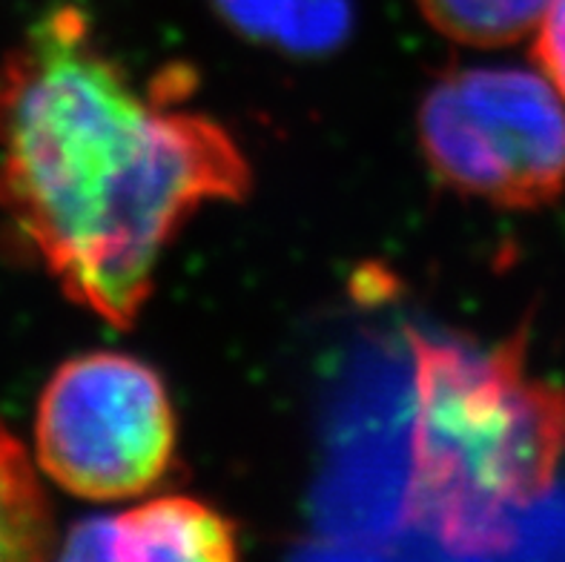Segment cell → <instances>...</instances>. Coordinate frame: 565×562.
I'll return each mask as SVG.
<instances>
[{"instance_id": "2", "label": "cell", "mask_w": 565, "mask_h": 562, "mask_svg": "<svg viewBox=\"0 0 565 562\" xmlns=\"http://www.w3.org/2000/svg\"><path fill=\"white\" fill-rule=\"evenodd\" d=\"M408 517L480 545L552 491L565 459V388L531 377L529 330L494 348L411 333Z\"/></svg>"}, {"instance_id": "1", "label": "cell", "mask_w": 565, "mask_h": 562, "mask_svg": "<svg viewBox=\"0 0 565 562\" xmlns=\"http://www.w3.org/2000/svg\"><path fill=\"white\" fill-rule=\"evenodd\" d=\"M190 89L184 66L136 81L78 7L43 14L0 57L3 230L113 328L143 314L186 221L250 192L236 138L181 107Z\"/></svg>"}, {"instance_id": "7", "label": "cell", "mask_w": 565, "mask_h": 562, "mask_svg": "<svg viewBox=\"0 0 565 562\" xmlns=\"http://www.w3.org/2000/svg\"><path fill=\"white\" fill-rule=\"evenodd\" d=\"M55 520L21 439L0 422V562H38L55 549Z\"/></svg>"}, {"instance_id": "5", "label": "cell", "mask_w": 565, "mask_h": 562, "mask_svg": "<svg viewBox=\"0 0 565 562\" xmlns=\"http://www.w3.org/2000/svg\"><path fill=\"white\" fill-rule=\"evenodd\" d=\"M242 554L236 522L193 497L147 499L129 511L86 520L66 537V560L230 562Z\"/></svg>"}, {"instance_id": "6", "label": "cell", "mask_w": 565, "mask_h": 562, "mask_svg": "<svg viewBox=\"0 0 565 562\" xmlns=\"http://www.w3.org/2000/svg\"><path fill=\"white\" fill-rule=\"evenodd\" d=\"M230 26L294 55H322L348 38L351 0H213Z\"/></svg>"}, {"instance_id": "4", "label": "cell", "mask_w": 565, "mask_h": 562, "mask_svg": "<svg viewBox=\"0 0 565 562\" xmlns=\"http://www.w3.org/2000/svg\"><path fill=\"white\" fill-rule=\"evenodd\" d=\"M175 411L150 364L115 350L66 359L38 399L35 459L89 502L152 491L175 463Z\"/></svg>"}, {"instance_id": "8", "label": "cell", "mask_w": 565, "mask_h": 562, "mask_svg": "<svg viewBox=\"0 0 565 562\" xmlns=\"http://www.w3.org/2000/svg\"><path fill=\"white\" fill-rule=\"evenodd\" d=\"M552 0H416L439 35L471 50H500L534 35Z\"/></svg>"}, {"instance_id": "3", "label": "cell", "mask_w": 565, "mask_h": 562, "mask_svg": "<svg viewBox=\"0 0 565 562\" xmlns=\"http://www.w3.org/2000/svg\"><path fill=\"white\" fill-rule=\"evenodd\" d=\"M416 136L434 179L459 195L540 210L565 192V104L540 72H445L419 104Z\"/></svg>"}, {"instance_id": "9", "label": "cell", "mask_w": 565, "mask_h": 562, "mask_svg": "<svg viewBox=\"0 0 565 562\" xmlns=\"http://www.w3.org/2000/svg\"><path fill=\"white\" fill-rule=\"evenodd\" d=\"M534 66L565 104V0H552L534 29Z\"/></svg>"}]
</instances>
